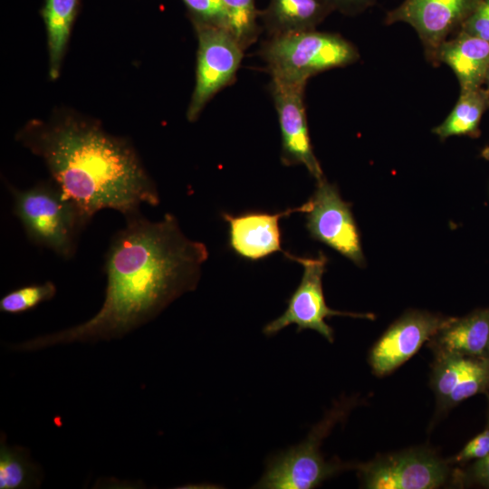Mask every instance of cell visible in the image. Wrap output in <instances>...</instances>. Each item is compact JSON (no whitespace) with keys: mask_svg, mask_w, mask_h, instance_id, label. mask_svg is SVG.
<instances>
[{"mask_svg":"<svg viewBox=\"0 0 489 489\" xmlns=\"http://www.w3.org/2000/svg\"><path fill=\"white\" fill-rule=\"evenodd\" d=\"M361 485L369 489H436L448 479V463L433 451L413 448L358 465Z\"/></svg>","mask_w":489,"mask_h":489,"instance_id":"obj_8","label":"cell"},{"mask_svg":"<svg viewBox=\"0 0 489 489\" xmlns=\"http://www.w3.org/2000/svg\"><path fill=\"white\" fill-rule=\"evenodd\" d=\"M308 202L306 228L311 237L331 247L357 266H364L360 236L350 205L341 198L337 187L325 177L318 180Z\"/></svg>","mask_w":489,"mask_h":489,"instance_id":"obj_9","label":"cell"},{"mask_svg":"<svg viewBox=\"0 0 489 489\" xmlns=\"http://www.w3.org/2000/svg\"><path fill=\"white\" fill-rule=\"evenodd\" d=\"M480 0H404L386 16V23H406L421 39L435 62L439 46L458 32Z\"/></svg>","mask_w":489,"mask_h":489,"instance_id":"obj_10","label":"cell"},{"mask_svg":"<svg viewBox=\"0 0 489 489\" xmlns=\"http://www.w3.org/2000/svg\"><path fill=\"white\" fill-rule=\"evenodd\" d=\"M435 354L449 353L471 358H489V308L454 318L430 340Z\"/></svg>","mask_w":489,"mask_h":489,"instance_id":"obj_15","label":"cell"},{"mask_svg":"<svg viewBox=\"0 0 489 489\" xmlns=\"http://www.w3.org/2000/svg\"><path fill=\"white\" fill-rule=\"evenodd\" d=\"M43 472L33 462L29 452L21 446H9L1 436L0 489H28L39 487Z\"/></svg>","mask_w":489,"mask_h":489,"instance_id":"obj_20","label":"cell"},{"mask_svg":"<svg viewBox=\"0 0 489 489\" xmlns=\"http://www.w3.org/2000/svg\"><path fill=\"white\" fill-rule=\"evenodd\" d=\"M452 317L408 311L395 321L371 348L369 363L377 376H386L413 357Z\"/></svg>","mask_w":489,"mask_h":489,"instance_id":"obj_11","label":"cell"},{"mask_svg":"<svg viewBox=\"0 0 489 489\" xmlns=\"http://www.w3.org/2000/svg\"><path fill=\"white\" fill-rule=\"evenodd\" d=\"M304 87L274 79L270 83L282 136L281 161L284 166H304L318 181L324 176L311 143L303 99Z\"/></svg>","mask_w":489,"mask_h":489,"instance_id":"obj_12","label":"cell"},{"mask_svg":"<svg viewBox=\"0 0 489 489\" xmlns=\"http://www.w3.org/2000/svg\"><path fill=\"white\" fill-rule=\"evenodd\" d=\"M332 10L326 0H270L261 15L273 36L314 30Z\"/></svg>","mask_w":489,"mask_h":489,"instance_id":"obj_17","label":"cell"},{"mask_svg":"<svg viewBox=\"0 0 489 489\" xmlns=\"http://www.w3.org/2000/svg\"><path fill=\"white\" fill-rule=\"evenodd\" d=\"M488 108L489 91L486 89L461 90L454 109L433 132L442 140L452 136L477 138L481 118Z\"/></svg>","mask_w":489,"mask_h":489,"instance_id":"obj_19","label":"cell"},{"mask_svg":"<svg viewBox=\"0 0 489 489\" xmlns=\"http://www.w3.org/2000/svg\"><path fill=\"white\" fill-rule=\"evenodd\" d=\"M261 54L272 79L304 86L315 74L359 57L356 48L339 34L315 29L271 36Z\"/></svg>","mask_w":489,"mask_h":489,"instance_id":"obj_4","label":"cell"},{"mask_svg":"<svg viewBox=\"0 0 489 489\" xmlns=\"http://www.w3.org/2000/svg\"><path fill=\"white\" fill-rule=\"evenodd\" d=\"M193 24L222 27L225 29V16L223 0H182Z\"/></svg>","mask_w":489,"mask_h":489,"instance_id":"obj_23","label":"cell"},{"mask_svg":"<svg viewBox=\"0 0 489 489\" xmlns=\"http://www.w3.org/2000/svg\"><path fill=\"white\" fill-rule=\"evenodd\" d=\"M489 455V427L469 440L450 460V464L466 465L484 459Z\"/></svg>","mask_w":489,"mask_h":489,"instance_id":"obj_24","label":"cell"},{"mask_svg":"<svg viewBox=\"0 0 489 489\" xmlns=\"http://www.w3.org/2000/svg\"><path fill=\"white\" fill-rule=\"evenodd\" d=\"M431 386L441 408H449L489 392V358L435 354Z\"/></svg>","mask_w":489,"mask_h":489,"instance_id":"obj_13","label":"cell"},{"mask_svg":"<svg viewBox=\"0 0 489 489\" xmlns=\"http://www.w3.org/2000/svg\"><path fill=\"white\" fill-rule=\"evenodd\" d=\"M459 31L489 43V0H480Z\"/></svg>","mask_w":489,"mask_h":489,"instance_id":"obj_26","label":"cell"},{"mask_svg":"<svg viewBox=\"0 0 489 489\" xmlns=\"http://www.w3.org/2000/svg\"><path fill=\"white\" fill-rule=\"evenodd\" d=\"M333 10L337 9L344 13L360 12L372 5L375 0H326Z\"/></svg>","mask_w":489,"mask_h":489,"instance_id":"obj_27","label":"cell"},{"mask_svg":"<svg viewBox=\"0 0 489 489\" xmlns=\"http://www.w3.org/2000/svg\"><path fill=\"white\" fill-rule=\"evenodd\" d=\"M484 83L486 84V90L489 91V69H488V72L486 73Z\"/></svg>","mask_w":489,"mask_h":489,"instance_id":"obj_28","label":"cell"},{"mask_svg":"<svg viewBox=\"0 0 489 489\" xmlns=\"http://www.w3.org/2000/svg\"><path fill=\"white\" fill-rule=\"evenodd\" d=\"M225 24V29L246 49L257 39L259 12L255 0H223Z\"/></svg>","mask_w":489,"mask_h":489,"instance_id":"obj_21","label":"cell"},{"mask_svg":"<svg viewBox=\"0 0 489 489\" xmlns=\"http://www.w3.org/2000/svg\"><path fill=\"white\" fill-rule=\"evenodd\" d=\"M197 36L196 84L187 110L195 121L207 102L235 80L244 49L222 27L194 24Z\"/></svg>","mask_w":489,"mask_h":489,"instance_id":"obj_7","label":"cell"},{"mask_svg":"<svg viewBox=\"0 0 489 489\" xmlns=\"http://www.w3.org/2000/svg\"><path fill=\"white\" fill-rule=\"evenodd\" d=\"M456 33L439 46L435 62L452 69L461 90L479 88L489 69V43L461 31Z\"/></svg>","mask_w":489,"mask_h":489,"instance_id":"obj_16","label":"cell"},{"mask_svg":"<svg viewBox=\"0 0 489 489\" xmlns=\"http://www.w3.org/2000/svg\"><path fill=\"white\" fill-rule=\"evenodd\" d=\"M125 218L105 254L107 284L99 312L81 324L25 340L14 350L121 338L197 287L208 258L205 244L186 236L170 213L158 221L141 213Z\"/></svg>","mask_w":489,"mask_h":489,"instance_id":"obj_1","label":"cell"},{"mask_svg":"<svg viewBox=\"0 0 489 489\" xmlns=\"http://www.w3.org/2000/svg\"><path fill=\"white\" fill-rule=\"evenodd\" d=\"M13 212L27 238L69 260L90 220L51 178L25 188L9 186Z\"/></svg>","mask_w":489,"mask_h":489,"instance_id":"obj_3","label":"cell"},{"mask_svg":"<svg viewBox=\"0 0 489 489\" xmlns=\"http://www.w3.org/2000/svg\"><path fill=\"white\" fill-rule=\"evenodd\" d=\"M308 201L297 207L283 212H248L237 216L222 213L229 226V245L239 256L247 260H261L272 254L282 252V235L279 221L292 213H305Z\"/></svg>","mask_w":489,"mask_h":489,"instance_id":"obj_14","label":"cell"},{"mask_svg":"<svg viewBox=\"0 0 489 489\" xmlns=\"http://www.w3.org/2000/svg\"><path fill=\"white\" fill-rule=\"evenodd\" d=\"M56 291V285L51 281L19 287L1 298L0 311L8 314L28 312L40 303L52 300Z\"/></svg>","mask_w":489,"mask_h":489,"instance_id":"obj_22","label":"cell"},{"mask_svg":"<svg viewBox=\"0 0 489 489\" xmlns=\"http://www.w3.org/2000/svg\"><path fill=\"white\" fill-rule=\"evenodd\" d=\"M344 413L343 408H336L312 428L303 442L272 457L255 487L312 489L343 470V464L326 461L320 446L324 436Z\"/></svg>","mask_w":489,"mask_h":489,"instance_id":"obj_5","label":"cell"},{"mask_svg":"<svg viewBox=\"0 0 489 489\" xmlns=\"http://www.w3.org/2000/svg\"><path fill=\"white\" fill-rule=\"evenodd\" d=\"M283 254L289 260L300 264L303 267V273L300 284L288 300L284 312L264 327L265 335L273 336L285 327L295 324L297 332L313 330L329 342H333V330L326 323L325 319L331 316L375 319L371 313L340 312L327 306L322 290V276L328 259L322 252L316 257H299L286 251Z\"/></svg>","mask_w":489,"mask_h":489,"instance_id":"obj_6","label":"cell"},{"mask_svg":"<svg viewBox=\"0 0 489 489\" xmlns=\"http://www.w3.org/2000/svg\"><path fill=\"white\" fill-rule=\"evenodd\" d=\"M485 396L487 398L486 425L489 427V392ZM458 479L461 484L489 489V455L466 466L459 474Z\"/></svg>","mask_w":489,"mask_h":489,"instance_id":"obj_25","label":"cell"},{"mask_svg":"<svg viewBox=\"0 0 489 489\" xmlns=\"http://www.w3.org/2000/svg\"><path fill=\"white\" fill-rule=\"evenodd\" d=\"M15 139L43 161L51 179L90 221L103 209L128 217L140 213L142 204H159L157 186L132 144L96 120L60 110L29 120Z\"/></svg>","mask_w":489,"mask_h":489,"instance_id":"obj_2","label":"cell"},{"mask_svg":"<svg viewBox=\"0 0 489 489\" xmlns=\"http://www.w3.org/2000/svg\"><path fill=\"white\" fill-rule=\"evenodd\" d=\"M80 0H44L41 14L44 22L48 49V72L53 81L60 76Z\"/></svg>","mask_w":489,"mask_h":489,"instance_id":"obj_18","label":"cell"}]
</instances>
